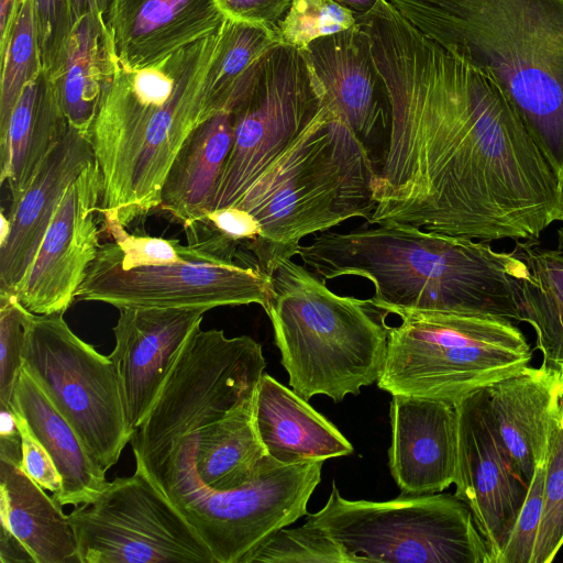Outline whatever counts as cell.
Listing matches in <instances>:
<instances>
[{"mask_svg":"<svg viewBox=\"0 0 563 563\" xmlns=\"http://www.w3.org/2000/svg\"><path fill=\"white\" fill-rule=\"evenodd\" d=\"M272 297L265 309L289 385L309 400L340 402L379 378L388 327L369 299L340 296L292 258L268 272Z\"/></svg>","mask_w":563,"mask_h":563,"instance_id":"cell-7","label":"cell"},{"mask_svg":"<svg viewBox=\"0 0 563 563\" xmlns=\"http://www.w3.org/2000/svg\"><path fill=\"white\" fill-rule=\"evenodd\" d=\"M21 467V457L0 455L1 527L32 554L35 563H80L77 539L69 521Z\"/></svg>","mask_w":563,"mask_h":563,"instance_id":"cell-24","label":"cell"},{"mask_svg":"<svg viewBox=\"0 0 563 563\" xmlns=\"http://www.w3.org/2000/svg\"><path fill=\"white\" fill-rule=\"evenodd\" d=\"M457 461L455 495L471 509L493 563L508 540L527 495L495 430L486 390L455 404Z\"/></svg>","mask_w":563,"mask_h":563,"instance_id":"cell-15","label":"cell"},{"mask_svg":"<svg viewBox=\"0 0 563 563\" xmlns=\"http://www.w3.org/2000/svg\"><path fill=\"white\" fill-rule=\"evenodd\" d=\"M327 107L324 89L302 49L275 45L231 112L233 141L212 210L236 205Z\"/></svg>","mask_w":563,"mask_h":563,"instance_id":"cell-11","label":"cell"},{"mask_svg":"<svg viewBox=\"0 0 563 563\" xmlns=\"http://www.w3.org/2000/svg\"><path fill=\"white\" fill-rule=\"evenodd\" d=\"M277 44L274 29L224 20L201 88L199 124L219 112H232Z\"/></svg>","mask_w":563,"mask_h":563,"instance_id":"cell-28","label":"cell"},{"mask_svg":"<svg viewBox=\"0 0 563 563\" xmlns=\"http://www.w3.org/2000/svg\"><path fill=\"white\" fill-rule=\"evenodd\" d=\"M68 518L80 563H216L180 510L137 467Z\"/></svg>","mask_w":563,"mask_h":563,"instance_id":"cell-12","label":"cell"},{"mask_svg":"<svg viewBox=\"0 0 563 563\" xmlns=\"http://www.w3.org/2000/svg\"><path fill=\"white\" fill-rule=\"evenodd\" d=\"M545 464H538L533 471L523 505L497 563L532 562L542 515Z\"/></svg>","mask_w":563,"mask_h":563,"instance_id":"cell-36","label":"cell"},{"mask_svg":"<svg viewBox=\"0 0 563 563\" xmlns=\"http://www.w3.org/2000/svg\"><path fill=\"white\" fill-rule=\"evenodd\" d=\"M559 222L561 223V225L556 230V233H558V249L563 250V214H562V218H561V220Z\"/></svg>","mask_w":563,"mask_h":563,"instance_id":"cell-44","label":"cell"},{"mask_svg":"<svg viewBox=\"0 0 563 563\" xmlns=\"http://www.w3.org/2000/svg\"><path fill=\"white\" fill-rule=\"evenodd\" d=\"M306 522L353 563H493L470 507L455 494L350 500L333 485L325 505Z\"/></svg>","mask_w":563,"mask_h":563,"instance_id":"cell-9","label":"cell"},{"mask_svg":"<svg viewBox=\"0 0 563 563\" xmlns=\"http://www.w3.org/2000/svg\"><path fill=\"white\" fill-rule=\"evenodd\" d=\"M353 563L343 549L321 529L306 522L301 527L282 528L241 563Z\"/></svg>","mask_w":563,"mask_h":563,"instance_id":"cell-31","label":"cell"},{"mask_svg":"<svg viewBox=\"0 0 563 563\" xmlns=\"http://www.w3.org/2000/svg\"><path fill=\"white\" fill-rule=\"evenodd\" d=\"M232 141L231 112H219L198 124L168 168L158 208L184 227L209 213Z\"/></svg>","mask_w":563,"mask_h":563,"instance_id":"cell-26","label":"cell"},{"mask_svg":"<svg viewBox=\"0 0 563 563\" xmlns=\"http://www.w3.org/2000/svg\"><path fill=\"white\" fill-rule=\"evenodd\" d=\"M356 23L357 14L334 0H291L274 30L278 44L303 49L311 42Z\"/></svg>","mask_w":563,"mask_h":563,"instance_id":"cell-32","label":"cell"},{"mask_svg":"<svg viewBox=\"0 0 563 563\" xmlns=\"http://www.w3.org/2000/svg\"><path fill=\"white\" fill-rule=\"evenodd\" d=\"M34 313L15 295L0 292V406L11 407Z\"/></svg>","mask_w":563,"mask_h":563,"instance_id":"cell-34","label":"cell"},{"mask_svg":"<svg viewBox=\"0 0 563 563\" xmlns=\"http://www.w3.org/2000/svg\"><path fill=\"white\" fill-rule=\"evenodd\" d=\"M219 41L220 29L137 68L118 57L88 133L102 177V225L126 228L158 208L168 168L199 124L201 88Z\"/></svg>","mask_w":563,"mask_h":563,"instance_id":"cell-3","label":"cell"},{"mask_svg":"<svg viewBox=\"0 0 563 563\" xmlns=\"http://www.w3.org/2000/svg\"><path fill=\"white\" fill-rule=\"evenodd\" d=\"M485 390L498 438L514 470L528 487L536 466L548 461L561 411L563 375L542 364L527 366Z\"/></svg>","mask_w":563,"mask_h":563,"instance_id":"cell-20","label":"cell"},{"mask_svg":"<svg viewBox=\"0 0 563 563\" xmlns=\"http://www.w3.org/2000/svg\"><path fill=\"white\" fill-rule=\"evenodd\" d=\"M302 52L324 89L329 106L365 144L380 129H388L385 87L369 34L361 22L311 42Z\"/></svg>","mask_w":563,"mask_h":563,"instance_id":"cell-19","label":"cell"},{"mask_svg":"<svg viewBox=\"0 0 563 563\" xmlns=\"http://www.w3.org/2000/svg\"><path fill=\"white\" fill-rule=\"evenodd\" d=\"M23 0H0V46L8 40Z\"/></svg>","mask_w":563,"mask_h":563,"instance_id":"cell-41","label":"cell"},{"mask_svg":"<svg viewBox=\"0 0 563 563\" xmlns=\"http://www.w3.org/2000/svg\"><path fill=\"white\" fill-rule=\"evenodd\" d=\"M562 401V400H561ZM561 413H562V418H563V407H562V402H561Z\"/></svg>","mask_w":563,"mask_h":563,"instance_id":"cell-45","label":"cell"},{"mask_svg":"<svg viewBox=\"0 0 563 563\" xmlns=\"http://www.w3.org/2000/svg\"><path fill=\"white\" fill-rule=\"evenodd\" d=\"M390 473L404 495L441 493L454 484L457 461L455 405L393 395Z\"/></svg>","mask_w":563,"mask_h":563,"instance_id":"cell-18","label":"cell"},{"mask_svg":"<svg viewBox=\"0 0 563 563\" xmlns=\"http://www.w3.org/2000/svg\"><path fill=\"white\" fill-rule=\"evenodd\" d=\"M342 5L351 9L357 15H364L371 12L378 0H334Z\"/></svg>","mask_w":563,"mask_h":563,"instance_id":"cell-43","label":"cell"},{"mask_svg":"<svg viewBox=\"0 0 563 563\" xmlns=\"http://www.w3.org/2000/svg\"><path fill=\"white\" fill-rule=\"evenodd\" d=\"M291 0H217L225 18L274 29Z\"/></svg>","mask_w":563,"mask_h":563,"instance_id":"cell-38","label":"cell"},{"mask_svg":"<svg viewBox=\"0 0 563 563\" xmlns=\"http://www.w3.org/2000/svg\"><path fill=\"white\" fill-rule=\"evenodd\" d=\"M563 547V418L555 422L543 486L542 515L531 563H551Z\"/></svg>","mask_w":563,"mask_h":563,"instance_id":"cell-33","label":"cell"},{"mask_svg":"<svg viewBox=\"0 0 563 563\" xmlns=\"http://www.w3.org/2000/svg\"><path fill=\"white\" fill-rule=\"evenodd\" d=\"M199 220L217 232L244 245L256 240L260 234V225L255 218L238 206L214 209Z\"/></svg>","mask_w":563,"mask_h":563,"instance_id":"cell-39","label":"cell"},{"mask_svg":"<svg viewBox=\"0 0 563 563\" xmlns=\"http://www.w3.org/2000/svg\"><path fill=\"white\" fill-rule=\"evenodd\" d=\"M15 418L21 434L22 470L42 488L57 494L60 490L62 481L52 457L31 432L25 420L18 413Z\"/></svg>","mask_w":563,"mask_h":563,"instance_id":"cell-37","label":"cell"},{"mask_svg":"<svg viewBox=\"0 0 563 563\" xmlns=\"http://www.w3.org/2000/svg\"><path fill=\"white\" fill-rule=\"evenodd\" d=\"M110 0H71L74 24L88 13H97L106 16Z\"/></svg>","mask_w":563,"mask_h":563,"instance_id":"cell-42","label":"cell"},{"mask_svg":"<svg viewBox=\"0 0 563 563\" xmlns=\"http://www.w3.org/2000/svg\"><path fill=\"white\" fill-rule=\"evenodd\" d=\"M538 242L520 241L515 246L528 267L519 292L522 322L534 331L541 364L563 375V250Z\"/></svg>","mask_w":563,"mask_h":563,"instance_id":"cell-29","label":"cell"},{"mask_svg":"<svg viewBox=\"0 0 563 563\" xmlns=\"http://www.w3.org/2000/svg\"><path fill=\"white\" fill-rule=\"evenodd\" d=\"M117 60L104 15L88 13L75 22L65 63L52 78L69 126L89 133Z\"/></svg>","mask_w":563,"mask_h":563,"instance_id":"cell-27","label":"cell"},{"mask_svg":"<svg viewBox=\"0 0 563 563\" xmlns=\"http://www.w3.org/2000/svg\"><path fill=\"white\" fill-rule=\"evenodd\" d=\"M102 177L96 162L66 189L16 297L32 313H65L97 256Z\"/></svg>","mask_w":563,"mask_h":563,"instance_id":"cell-14","label":"cell"},{"mask_svg":"<svg viewBox=\"0 0 563 563\" xmlns=\"http://www.w3.org/2000/svg\"><path fill=\"white\" fill-rule=\"evenodd\" d=\"M376 168L366 144L329 103L234 205L260 234L245 245L266 272L292 258L303 238L352 218L369 221Z\"/></svg>","mask_w":563,"mask_h":563,"instance_id":"cell-5","label":"cell"},{"mask_svg":"<svg viewBox=\"0 0 563 563\" xmlns=\"http://www.w3.org/2000/svg\"><path fill=\"white\" fill-rule=\"evenodd\" d=\"M500 84L563 192V0H389Z\"/></svg>","mask_w":563,"mask_h":563,"instance_id":"cell-4","label":"cell"},{"mask_svg":"<svg viewBox=\"0 0 563 563\" xmlns=\"http://www.w3.org/2000/svg\"><path fill=\"white\" fill-rule=\"evenodd\" d=\"M68 128L55 84L42 70L23 88L0 139V183H7L12 200L23 194Z\"/></svg>","mask_w":563,"mask_h":563,"instance_id":"cell-25","label":"cell"},{"mask_svg":"<svg viewBox=\"0 0 563 563\" xmlns=\"http://www.w3.org/2000/svg\"><path fill=\"white\" fill-rule=\"evenodd\" d=\"M297 256L323 280L353 275L375 288L386 313L452 312L522 322L520 283L528 267L517 250L385 222L349 232L325 231Z\"/></svg>","mask_w":563,"mask_h":563,"instance_id":"cell-2","label":"cell"},{"mask_svg":"<svg viewBox=\"0 0 563 563\" xmlns=\"http://www.w3.org/2000/svg\"><path fill=\"white\" fill-rule=\"evenodd\" d=\"M388 327L385 363L377 386L393 395L457 404L512 376L532 351L514 321L452 312H400Z\"/></svg>","mask_w":563,"mask_h":563,"instance_id":"cell-8","label":"cell"},{"mask_svg":"<svg viewBox=\"0 0 563 563\" xmlns=\"http://www.w3.org/2000/svg\"><path fill=\"white\" fill-rule=\"evenodd\" d=\"M225 19L217 0H110L106 13L118 57L132 68L212 35Z\"/></svg>","mask_w":563,"mask_h":563,"instance_id":"cell-21","label":"cell"},{"mask_svg":"<svg viewBox=\"0 0 563 563\" xmlns=\"http://www.w3.org/2000/svg\"><path fill=\"white\" fill-rule=\"evenodd\" d=\"M389 109L367 224L493 242L539 241L563 192L498 80L389 0L360 18Z\"/></svg>","mask_w":563,"mask_h":563,"instance_id":"cell-1","label":"cell"},{"mask_svg":"<svg viewBox=\"0 0 563 563\" xmlns=\"http://www.w3.org/2000/svg\"><path fill=\"white\" fill-rule=\"evenodd\" d=\"M0 139L25 85L43 70L33 0H23L11 33L0 46Z\"/></svg>","mask_w":563,"mask_h":563,"instance_id":"cell-30","label":"cell"},{"mask_svg":"<svg viewBox=\"0 0 563 563\" xmlns=\"http://www.w3.org/2000/svg\"><path fill=\"white\" fill-rule=\"evenodd\" d=\"M1 563H35L29 550L9 530L1 527L0 532Z\"/></svg>","mask_w":563,"mask_h":563,"instance_id":"cell-40","label":"cell"},{"mask_svg":"<svg viewBox=\"0 0 563 563\" xmlns=\"http://www.w3.org/2000/svg\"><path fill=\"white\" fill-rule=\"evenodd\" d=\"M323 462L271 465L238 488L201 489L179 510L216 563H241L273 533L307 515Z\"/></svg>","mask_w":563,"mask_h":563,"instance_id":"cell-13","label":"cell"},{"mask_svg":"<svg viewBox=\"0 0 563 563\" xmlns=\"http://www.w3.org/2000/svg\"><path fill=\"white\" fill-rule=\"evenodd\" d=\"M102 225L111 241L100 245L76 291V300L123 308H196L257 303L272 297L269 275L256 264H239L236 241L201 220L185 227L187 245L130 234Z\"/></svg>","mask_w":563,"mask_h":563,"instance_id":"cell-6","label":"cell"},{"mask_svg":"<svg viewBox=\"0 0 563 563\" xmlns=\"http://www.w3.org/2000/svg\"><path fill=\"white\" fill-rule=\"evenodd\" d=\"M33 7L43 70L55 78L74 29L71 0H33Z\"/></svg>","mask_w":563,"mask_h":563,"instance_id":"cell-35","label":"cell"},{"mask_svg":"<svg viewBox=\"0 0 563 563\" xmlns=\"http://www.w3.org/2000/svg\"><path fill=\"white\" fill-rule=\"evenodd\" d=\"M305 398L268 374L254 396V424L268 455L277 465L334 459L353 452L347 439Z\"/></svg>","mask_w":563,"mask_h":563,"instance_id":"cell-22","label":"cell"},{"mask_svg":"<svg viewBox=\"0 0 563 563\" xmlns=\"http://www.w3.org/2000/svg\"><path fill=\"white\" fill-rule=\"evenodd\" d=\"M93 162L88 134L69 126L8 217L1 212L0 292L16 295L66 189Z\"/></svg>","mask_w":563,"mask_h":563,"instance_id":"cell-17","label":"cell"},{"mask_svg":"<svg viewBox=\"0 0 563 563\" xmlns=\"http://www.w3.org/2000/svg\"><path fill=\"white\" fill-rule=\"evenodd\" d=\"M22 357L23 367L107 472L131 440L113 361L76 335L64 313H34Z\"/></svg>","mask_w":563,"mask_h":563,"instance_id":"cell-10","label":"cell"},{"mask_svg":"<svg viewBox=\"0 0 563 563\" xmlns=\"http://www.w3.org/2000/svg\"><path fill=\"white\" fill-rule=\"evenodd\" d=\"M113 327V361L130 437L158 397L180 350L207 308H123Z\"/></svg>","mask_w":563,"mask_h":563,"instance_id":"cell-16","label":"cell"},{"mask_svg":"<svg viewBox=\"0 0 563 563\" xmlns=\"http://www.w3.org/2000/svg\"><path fill=\"white\" fill-rule=\"evenodd\" d=\"M10 406L25 420L59 473L62 485L60 490L53 494L54 500L60 507L93 500L109 483L106 472L92 461L77 432L24 367Z\"/></svg>","mask_w":563,"mask_h":563,"instance_id":"cell-23","label":"cell"}]
</instances>
